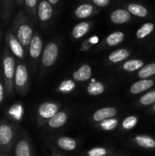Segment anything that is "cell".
Instances as JSON below:
<instances>
[{"label": "cell", "instance_id": "6da1fadb", "mask_svg": "<svg viewBox=\"0 0 155 156\" xmlns=\"http://www.w3.org/2000/svg\"><path fill=\"white\" fill-rule=\"evenodd\" d=\"M12 31L18 38L24 48L29 47V44L33 38V28L25 17L24 13L21 11L16 14L14 18V24Z\"/></svg>", "mask_w": 155, "mask_h": 156}, {"label": "cell", "instance_id": "7a4b0ae2", "mask_svg": "<svg viewBox=\"0 0 155 156\" xmlns=\"http://www.w3.org/2000/svg\"><path fill=\"white\" fill-rule=\"evenodd\" d=\"M2 68L5 90L8 95H11L13 91V86L15 84V74L16 66L15 58L12 56V53L7 47H5L3 49Z\"/></svg>", "mask_w": 155, "mask_h": 156}, {"label": "cell", "instance_id": "3957f363", "mask_svg": "<svg viewBox=\"0 0 155 156\" xmlns=\"http://www.w3.org/2000/svg\"><path fill=\"white\" fill-rule=\"evenodd\" d=\"M28 83V71L27 68L23 63H18L16 68L15 74V87L16 92L19 94H24L26 90Z\"/></svg>", "mask_w": 155, "mask_h": 156}, {"label": "cell", "instance_id": "277c9868", "mask_svg": "<svg viewBox=\"0 0 155 156\" xmlns=\"http://www.w3.org/2000/svg\"><path fill=\"white\" fill-rule=\"evenodd\" d=\"M5 39L11 53L17 58L23 59L25 58V48L20 43V41L18 40V38L16 37L12 30H7L5 32Z\"/></svg>", "mask_w": 155, "mask_h": 156}, {"label": "cell", "instance_id": "5b68a950", "mask_svg": "<svg viewBox=\"0 0 155 156\" xmlns=\"http://www.w3.org/2000/svg\"><path fill=\"white\" fill-rule=\"evenodd\" d=\"M58 55V47L56 43H48L45 49L43 50L42 55V64L44 67H51L57 60Z\"/></svg>", "mask_w": 155, "mask_h": 156}, {"label": "cell", "instance_id": "8992f818", "mask_svg": "<svg viewBox=\"0 0 155 156\" xmlns=\"http://www.w3.org/2000/svg\"><path fill=\"white\" fill-rule=\"evenodd\" d=\"M43 49V41L39 35L36 34L29 44V56L32 59H37Z\"/></svg>", "mask_w": 155, "mask_h": 156}, {"label": "cell", "instance_id": "52a82bcc", "mask_svg": "<svg viewBox=\"0 0 155 156\" xmlns=\"http://www.w3.org/2000/svg\"><path fill=\"white\" fill-rule=\"evenodd\" d=\"M52 14H53L52 5L46 0L40 1L37 6V16L39 20L42 22H46L51 18Z\"/></svg>", "mask_w": 155, "mask_h": 156}, {"label": "cell", "instance_id": "ba28073f", "mask_svg": "<svg viewBox=\"0 0 155 156\" xmlns=\"http://www.w3.org/2000/svg\"><path fill=\"white\" fill-rule=\"evenodd\" d=\"M58 112V105L52 102H46L39 106L38 114L43 119H51Z\"/></svg>", "mask_w": 155, "mask_h": 156}, {"label": "cell", "instance_id": "9c48e42d", "mask_svg": "<svg viewBox=\"0 0 155 156\" xmlns=\"http://www.w3.org/2000/svg\"><path fill=\"white\" fill-rule=\"evenodd\" d=\"M117 114V110L113 107H105L96 111L93 114V120L95 122H102L104 120L114 117Z\"/></svg>", "mask_w": 155, "mask_h": 156}, {"label": "cell", "instance_id": "30bf717a", "mask_svg": "<svg viewBox=\"0 0 155 156\" xmlns=\"http://www.w3.org/2000/svg\"><path fill=\"white\" fill-rule=\"evenodd\" d=\"M13 130L8 124H1L0 125V146L5 147L7 146L12 139H13Z\"/></svg>", "mask_w": 155, "mask_h": 156}, {"label": "cell", "instance_id": "8fae6325", "mask_svg": "<svg viewBox=\"0 0 155 156\" xmlns=\"http://www.w3.org/2000/svg\"><path fill=\"white\" fill-rule=\"evenodd\" d=\"M131 13L129 10L125 9H117L113 11L111 15V20L114 24H123L128 22L131 19Z\"/></svg>", "mask_w": 155, "mask_h": 156}, {"label": "cell", "instance_id": "7c38bea8", "mask_svg": "<svg viewBox=\"0 0 155 156\" xmlns=\"http://www.w3.org/2000/svg\"><path fill=\"white\" fill-rule=\"evenodd\" d=\"M154 85V81L152 80H142L140 81L135 82L130 89L131 93L132 94H139L141 92H143L147 90H149L150 88H152Z\"/></svg>", "mask_w": 155, "mask_h": 156}, {"label": "cell", "instance_id": "4fadbf2b", "mask_svg": "<svg viewBox=\"0 0 155 156\" xmlns=\"http://www.w3.org/2000/svg\"><path fill=\"white\" fill-rule=\"evenodd\" d=\"M92 74L91 68L89 65H82L78 70H76L72 77L76 81H86L90 79Z\"/></svg>", "mask_w": 155, "mask_h": 156}, {"label": "cell", "instance_id": "5bb4252c", "mask_svg": "<svg viewBox=\"0 0 155 156\" xmlns=\"http://www.w3.org/2000/svg\"><path fill=\"white\" fill-rule=\"evenodd\" d=\"M68 121V114L65 112H59L48 121V126L53 129L62 127Z\"/></svg>", "mask_w": 155, "mask_h": 156}, {"label": "cell", "instance_id": "9a60e30c", "mask_svg": "<svg viewBox=\"0 0 155 156\" xmlns=\"http://www.w3.org/2000/svg\"><path fill=\"white\" fill-rule=\"evenodd\" d=\"M15 156H31V147L26 139H21L16 144Z\"/></svg>", "mask_w": 155, "mask_h": 156}, {"label": "cell", "instance_id": "2e32d148", "mask_svg": "<svg viewBox=\"0 0 155 156\" xmlns=\"http://www.w3.org/2000/svg\"><path fill=\"white\" fill-rule=\"evenodd\" d=\"M57 144L60 149H62L64 151H73L77 147L76 141L74 139H72L70 137H67V136L60 137L59 139H58Z\"/></svg>", "mask_w": 155, "mask_h": 156}, {"label": "cell", "instance_id": "e0dca14e", "mask_svg": "<svg viewBox=\"0 0 155 156\" xmlns=\"http://www.w3.org/2000/svg\"><path fill=\"white\" fill-rule=\"evenodd\" d=\"M135 142L139 146L143 148H146V149L155 148V140L148 135H144V134L138 135L135 137Z\"/></svg>", "mask_w": 155, "mask_h": 156}, {"label": "cell", "instance_id": "ac0fdd59", "mask_svg": "<svg viewBox=\"0 0 155 156\" xmlns=\"http://www.w3.org/2000/svg\"><path fill=\"white\" fill-rule=\"evenodd\" d=\"M130 56V52L127 49H117L113 52H111L109 56V60L113 63L121 62L124 59H126Z\"/></svg>", "mask_w": 155, "mask_h": 156}, {"label": "cell", "instance_id": "d6986e66", "mask_svg": "<svg viewBox=\"0 0 155 156\" xmlns=\"http://www.w3.org/2000/svg\"><path fill=\"white\" fill-rule=\"evenodd\" d=\"M93 12V6L90 4H83L78 6L75 11V15L79 18H86L90 16Z\"/></svg>", "mask_w": 155, "mask_h": 156}, {"label": "cell", "instance_id": "ffe728a7", "mask_svg": "<svg viewBox=\"0 0 155 156\" xmlns=\"http://www.w3.org/2000/svg\"><path fill=\"white\" fill-rule=\"evenodd\" d=\"M90 30V25L87 22H81L76 25L73 28L72 35L75 38H80L88 33Z\"/></svg>", "mask_w": 155, "mask_h": 156}, {"label": "cell", "instance_id": "44dd1931", "mask_svg": "<svg viewBox=\"0 0 155 156\" xmlns=\"http://www.w3.org/2000/svg\"><path fill=\"white\" fill-rule=\"evenodd\" d=\"M105 90V87L101 82L99 81H92L91 83L89 84L88 88H87V91L89 94L92 95V96H98L100 95L104 92Z\"/></svg>", "mask_w": 155, "mask_h": 156}, {"label": "cell", "instance_id": "7402d4cb", "mask_svg": "<svg viewBox=\"0 0 155 156\" xmlns=\"http://www.w3.org/2000/svg\"><path fill=\"white\" fill-rule=\"evenodd\" d=\"M128 9L131 14L140 16V17H144L148 15L147 8L140 4H130L128 6Z\"/></svg>", "mask_w": 155, "mask_h": 156}, {"label": "cell", "instance_id": "603a6c76", "mask_svg": "<svg viewBox=\"0 0 155 156\" xmlns=\"http://www.w3.org/2000/svg\"><path fill=\"white\" fill-rule=\"evenodd\" d=\"M144 63L143 60L140 59H131L126 61L123 64V69L128 72H133L135 70H138L143 67Z\"/></svg>", "mask_w": 155, "mask_h": 156}, {"label": "cell", "instance_id": "cb8c5ba5", "mask_svg": "<svg viewBox=\"0 0 155 156\" xmlns=\"http://www.w3.org/2000/svg\"><path fill=\"white\" fill-rule=\"evenodd\" d=\"M153 29H154V24L153 23H152V22L145 23L138 29V31L136 33V37L139 39L144 38L145 37L150 35L153 31Z\"/></svg>", "mask_w": 155, "mask_h": 156}, {"label": "cell", "instance_id": "d4e9b609", "mask_svg": "<svg viewBox=\"0 0 155 156\" xmlns=\"http://www.w3.org/2000/svg\"><path fill=\"white\" fill-rule=\"evenodd\" d=\"M124 39V34L122 31H116L111 33L107 37V44L109 46H117Z\"/></svg>", "mask_w": 155, "mask_h": 156}, {"label": "cell", "instance_id": "484cf974", "mask_svg": "<svg viewBox=\"0 0 155 156\" xmlns=\"http://www.w3.org/2000/svg\"><path fill=\"white\" fill-rule=\"evenodd\" d=\"M155 74V63H151L146 66H143L140 71L138 72V77L140 79H147L149 77H152Z\"/></svg>", "mask_w": 155, "mask_h": 156}, {"label": "cell", "instance_id": "4316f807", "mask_svg": "<svg viewBox=\"0 0 155 156\" xmlns=\"http://www.w3.org/2000/svg\"><path fill=\"white\" fill-rule=\"evenodd\" d=\"M2 4V17L8 19L11 16L14 7V0H1Z\"/></svg>", "mask_w": 155, "mask_h": 156}, {"label": "cell", "instance_id": "83f0119b", "mask_svg": "<svg viewBox=\"0 0 155 156\" xmlns=\"http://www.w3.org/2000/svg\"><path fill=\"white\" fill-rule=\"evenodd\" d=\"M118 125V120L115 118H110L100 122V128L104 131H112Z\"/></svg>", "mask_w": 155, "mask_h": 156}, {"label": "cell", "instance_id": "f1b7e54d", "mask_svg": "<svg viewBox=\"0 0 155 156\" xmlns=\"http://www.w3.org/2000/svg\"><path fill=\"white\" fill-rule=\"evenodd\" d=\"M140 103L143 106H147V105H151L153 103H155V90L144 94L140 99Z\"/></svg>", "mask_w": 155, "mask_h": 156}, {"label": "cell", "instance_id": "f546056e", "mask_svg": "<svg viewBox=\"0 0 155 156\" xmlns=\"http://www.w3.org/2000/svg\"><path fill=\"white\" fill-rule=\"evenodd\" d=\"M74 89H75V83H74V81H72L70 80H64L58 87V90L63 93H69V92L72 91Z\"/></svg>", "mask_w": 155, "mask_h": 156}, {"label": "cell", "instance_id": "4dcf8cb0", "mask_svg": "<svg viewBox=\"0 0 155 156\" xmlns=\"http://www.w3.org/2000/svg\"><path fill=\"white\" fill-rule=\"evenodd\" d=\"M137 123H138V118L136 116H129L123 120L122 127L125 130H131L134 128Z\"/></svg>", "mask_w": 155, "mask_h": 156}, {"label": "cell", "instance_id": "1f68e13d", "mask_svg": "<svg viewBox=\"0 0 155 156\" xmlns=\"http://www.w3.org/2000/svg\"><path fill=\"white\" fill-rule=\"evenodd\" d=\"M108 154L107 150L102 147H95L88 152V156H106Z\"/></svg>", "mask_w": 155, "mask_h": 156}, {"label": "cell", "instance_id": "d6a6232c", "mask_svg": "<svg viewBox=\"0 0 155 156\" xmlns=\"http://www.w3.org/2000/svg\"><path fill=\"white\" fill-rule=\"evenodd\" d=\"M24 4L27 7L28 10L33 11V10H35V8L37 6V0H24Z\"/></svg>", "mask_w": 155, "mask_h": 156}, {"label": "cell", "instance_id": "836d02e7", "mask_svg": "<svg viewBox=\"0 0 155 156\" xmlns=\"http://www.w3.org/2000/svg\"><path fill=\"white\" fill-rule=\"evenodd\" d=\"M92 1L94 2L95 5H97L99 6H102V7L108 5L110 3V0H92Z\"/></svg>", "mask_w": 155, "mask_h": 156}, {"label": "cell", "instance_id": "e575fe53", "mask_svg": "<svg viewBox=\"0 0 155 156\" xmlns=\"http://www.w3.org/2000/svg\"><path fill=\"white\" fill-rule=\"evenodd\" d=\"M5 89H4V85H3V83L0 81V103L3 101V100H4V94H5Z\"/></svg>", "mask_w": 155, "mask_h": 156}, {"label": "cell", "instance_id": "d590c367", "mask_svg": "<svg viewBox=\"0 0 155 156\" xmlns=\"http://www.w3.org/2000/svg\"><path fill=\"white\" fill-rule=\"evenodd\" d=\"M51 5H56L58 2V0H48Z\"/></svg>", "mask_w": 155, "mask_h": 156}, {"label": "cell", "instance_id": "8d00e7d4", "mask_svg": "<svg viewBox=\"0 0 155 156\" xmlns=\"http://www.w3.org/2000/svg\"><path fill=\"white\" fill-rule=\"evenodd\" d=\"M16 3H17V5L20 6V5H22L24 4V0H16Z\"/></svg>", "mask_w": 155, "mask_h": 156}, {"label": "cell", "instance_id": "74e56055", "mask_svg": "<svg viewBox=\"0 0 155 156\" xmlns=\"http://www.w3.org/2000/svg\"><path fill=\"white\" fill-rule=\"evenodd\" d=\"M1 37H2V30H1V27H0V40H1Z\"/></svg>", "mask_w": 155, "mask_h": 156}, {"label": "cell", "instance_id": "f35d334b", "mask_svg": "<svg viewBox=\"0 0 155 156\" xmlns=\"http://www.w3.org/2000/svg\"><path fill=\"white\" fill-rule=\"evenodd\" d=\"M153 112H155V103H154V106H153Z\"/></svg>", "mask_w": 155, "mask_h": 156}, {"label": "cell", "instance_id": "ab89813d", "mask_svg": "<svg viewBox=\"0 0 155 156\" xmlns=\"http://www.w3.org/2000/svg\"><path fill=\"white\" fill-rule=\"evenodd\" d=\"M54 156H61V155H58V154H56V155H54Z\"/></svg>", "mask_w": 155, "mask_h": 156}]
</instances>
